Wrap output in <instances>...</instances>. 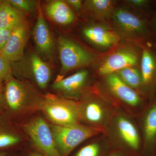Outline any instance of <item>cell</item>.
<instances>
[{
    "label": "cell",
    "mask_w": 156,
    "mask_h": 156,
    "mask_svg": "<svg viewBox=\"0 0 156 156\" xmlns=\"http://www.w3.org/2000/svg\"><path fill=\"white\" fill-rule=\"evenodd\" d=\"M143 139L141 156H154L156 150V98L137 117Z\"/></svg>",
    "instance_id": "4fadbf2b"
},
{
    "label": "cell",
    "mask_w": 156,
    "mask_h": 156,
    "mask_svg": "<svg viewBox=\"0 0 156 156\" xmlns=\"http://www.w3.org/2000/svg\"><path fill=\"white\" fill-rule=\"evenodd\" d=\"M5 112L14 121L39 110L43 96L30 84L11 78L5 82L3 90Z\"/></svg>",
    "instance_id": "3957f363"
},
{
    "label": "cell",
    "mask_w": 156,
    "mask_h": 156,
    "mask_svg": "<svg viewBox=\"0 0 156 156\" xmlns=\"http://www.w3.org/2000/svg\"><path fill=\"white\" fill-rule=\"evenodd\" d=\"M58 46L61 64V74L94 64L101 58L65 37H59Z\"/></svg>",
    "instance_id": "30bf717a"
},
{
    "label": "cell",
    "mask_w": 156,
    "mask_h": 156,
    "mask_svg": "<svg viewBox=\"0 0 156 156\" xmlns=\"http://www.w3.org/2000/svg\"><path fill=\"white\" fill-rule=\"evenodd\" d=\"M122 4L149 19L155 9L156 1L151 0H125Z\"/></svg>",
    "instance_id": "cb8c5ba5"
},
{
    "label": "cell",
    "mask_w": 156,
    "mask_h": 156,
    "mask_svg": "<svg viewBox=\"0 0 156 156\" xmlns=\"http://www.w3.org/2000/svg\"><path fill=\"white\" fill-rule=\"evenodd\" d=\"M152 45L153 47L156 50V41L152 42Z\"/></svg>",
    "instance_id": "836d02e7"
},
{
    "label": "cell",
    "mask_w": 156,
    "mask_h": 156,
    "mask_svg": "<svg viewBox=\"0 0 156 156\" xmlns=\"http://www.w3.org/2000/svg\"><path fill=\"white\" fill-rule=\"evenodd\" d=\"M23 20L20 11L14 8L9 1H3L0 7V28L12 29Z\"/></svg>",
    "instance_id": "7402d4cb"
},
{
    "label": "cell",
    "mask_w": 156,
    "mask_h": 156,
    "mask_svg": "<svg viewBox=\"0 0 156 156\" xmlns=\"http://www.w3.org/2000/svg\"><path fill=\"white\" fill-rule=\"evenodd\" d=\"M144 45L126 41L121 42L113 50L105 54L103 58L98 62L97 68L94 73L96 80H100L126 68H140Z\"/></svg>",
    "instance_id": "5b68a950"
},
{
    "label": "cell",
    "mask_w": 156,
    "mask_h": 156,
    "mask_svg": "<svg viewBox=\"0 0 156 156\" xmlns=\"http://www.w3.org/2000/svg\"><path fill=\"white\" fill-rule=\"evenodd\" d=\"M9 2L18 11L31 12L35 9L36 5L34 1L29 0H9Z\"/></svg>",
    "instance_id": "484cf974"
},
{
    "label": "cell",
    "mask_w": 156,
    "mask_h": 156,
    "mask_svg": "<svg viewBox=\"0 0 156 156\" xmlns=\"http://www.w3.org/2000/svg\"><path fill=\"white\" fill-rule=\"evenodd\" d=\"M12 29L0 28V52L5 47L7 41L9 40Z\"/></svg>",
    "instance_id": "83f0119b"
},
{
    "label": "cell",
    "mask_w": 156,
    "mask_h": 156,
    "mask_svg": "<svg viewBox=\"0 0 156 156\" xmlns=\"http://www.w3.org/2000/svg\"><path fill=\"white\" fill-rule=\"evenodd\" d=\"M45 10L48 17L60 25H71L76 19L75 13L66 1H50L46 5Z\"/></svg>",
    "instance_id": "ac0fdd59"
},
{
    "label": "cell",
    "mask_w": 156,
    "mask_h": 156,
    "mask_svg": "<svg viewBox=\"0 0 156 156\" xmlns=\"http://www.w3.org/2000/svg\"><path fill=\"white\" fill-rule=\"evenodd\" d=\"M13 74L11 62L0 54V80L5 82L13 77Z\"/></svg>",
    "instance_id": "d4e9b609"
},
{
    "label": "cell",
    "mask_w": 156,
    "mask_h": 156,
    "mask_svg": "<svg viewBox=\"0 0 156 156\" xmlns=\"http://www.w3.org/2000/svg\"><path fill=\"white\" fill-rule=\"evenodd\" d=\"M148 28L153 42L156 41V8L148 19Z\"/></svg>",
    "instance_id": "4316f807"
},
{
    "label": "cell",
    "mask_w": 156,
    "mask_h": 156,
    "mask_svg": "<svg viewBox=\"0 0 156 156\" xmlns=\"http://www.w3.org/2000/svg\"><path fill=\"white\" fill-rule=\"evenodd\" d=\"M103 133L113 149L141 156L142 136L137 117L116 108Z\"/></svg>",
    "instance_id": "6da1fadb"
},
{
    "label": "cell",
    "mask_w": 156,
    "mask_h": 156,
    "mask_svg": "<svg viewBox=\"0 0 156 156\" xmlns=\"http://www.w3.org/2000/svg\"><path fill=\"white\" fill-rule=\"evenodd\" d=\"M115 73L128 87L144 94L142 92V75L140 68H126Z\"/></svg>",
    "instance_id": "603a6c76"
},
{
    "label": "cell",
    "mask_w": 156,
    "mask_h": 156,
    "mask_svg": "<svg viewBox=\"0 0 156 156\" xmlns=\"http://www.w3.org/2000/svg\"><path fill=\"white\" fill-rule=\"evenodd\" d=\"M50 126L54 143L61 156H69L87 140L102 133L81 124L62 126L51 124Z\"/></svg>",
    "instance_id": "9c48e42d"
},
{
    "label": "cell",
    "mask_w": 156,
    "mask_h": 156,
    "mask_svg": "<svg viewBox=\"0 0 156 156\" xmlns=\"http://www.w3.org/2000/svg\"><path fill=\"white\" fill-rule=\"evenodd\" d=\"M27 36L28 27L23 20L12 29L0 54L11 63L19 61L23 56Z\"/></svg>",
    "instance_id": "9a60e30c"
},
{
    "label": "cell",
    "mask_w": 156,
    "mask_h": 156,
    "mask_svg": "<svg viewBox=\"0 0 156 156\" xmlns=\"http://www.w3.org/2000/svg\"><path fill=\"white\" fill-rule=\"evenodd\" d=\"M76 149L72 156H107L112 148L101 133L87 140Z\"/></svg>",
    "instance_id": "e0dca14e"
},
{
    "label": "cell",
    "mask_w": 156,
    "mask_h": 156,
    "mask_svg": "<svg viewBox=\"0 0 156 156\" xmlns=\"http://www.w3.org/2000/svg\"><path fill=\"white\" fill-rule=\"evenodd\" d=\"M22 136L5 113L0 114V150L6 149L19 144Z\"/></svg>",
    "instance_id": "ffe728a7"
},
{
    "label": "cell",
    "mask_w": 156,
    "mask_h": 156,
    "mask_svg": "<svg viewBox=\"0 0 156 156\" xmlns=\"http://www.w3.org/2000/svg\"><path fill=\"white\" fill-rule=\"evenodd\" d=\"M28 156H45L37 152H30L28 154Z\"/></svg>",
    "instance_id": "1f68e13d"
},
{
    "label": "cell",
    "mask_w": 156,
    "mask_h": 156,
    "mask_svg": "<svg viewBox=\"0 0 156 156\" xmlns=\"http://www.w3.org/2000/svg\"><path fill=\"white\" fill-rule=\"evenodd\" d=\"M5 112V103L3 92H0V114Z\"/></svg>",
    "instance_id": "4dcf8cb0"
},
{
    "label": "cell",
    "mask_w": 156,
    "mask_h": 156,
    "mask_svg": "<svg viewBox=\"0 0 156 156\" xmlns=\"http://www.w3.org/2000/svg\"><path fill=\"white\" fill-rule=\"evenodd\" d=\"M82 34L94 49L104 54L113 50L122 41L120 36L106 21L93 20L82 29Z\"/></svg>",
    "instance_id": "8fae6325"
},
{
    "label": "cell",
    "mask_w": 156,
    "mask_h": 156,
    "mask_svg": "<svg viewBox=\"0 0 156 156\" xmlns=\"http://www.w3.org/2000/svg\"><path fill=\"white\" fill-rule=\"evenodd\" d=\"M37 18L34 30V40L39 53L42 56L49 57L54 50L53 37L40 4L37 5Z\"/></svg>",
    "instance_id": "2e32d148"
},
{
    "label": "cell",
    "mask_w": 156,
    "mask_h": 156,
    "mask_svg": "<svg viewBox=\"0 0 156 156\" xmlns=\"http://www.w3.org/2000/svg\"><path fill=\"white\" fill-rule=\"evenodd\" d=\"M39 110L53 125L71 126L80 124L77 102L74 101L48 95L43 97Z\"/></svg>",
    "instance_id": "ba28073f"
},
{
    "label": "cell",
    "mask_w": 156,
    "mask_h": 156,
    "mask_svg": "<svg viewBox=\"0 0 156 156\" xmlns=\"http://www.w3.org/2000/svg\"><path fill=\"white\" fill-rule=\"evenodd\" d=\"M97 80L88 70L81 69L67 77L54 82L51 88L59 96L80 101L96 91Z\"/></svg>",
    "instance_id": "52a82bcc"
},
{
    "label": "cell",
    "mask_w": 156,
    "mask_h": 156,
    "mask_svg": "<svg viewBox=\"0 0 156 156\" xmlns=\"http://www.w3.org/2000/svg\"><path fill=\"white\" fill-rule=\"evenodd\" d=\"M0 156H8V153L6 152L0 151Z\"/></svg>",
    "instance_id": "d6a6232c"
},
{
    "label": "cell",
    "mask_w": 156,
    "mask_h": 156,
    "mask_svg": "<svg viewBox=\"0 0 156 156\" xmlns=\"http://www.w3.org/2000/svg\"><path fill=\"white\" fill-rule=\"evenodd\" d=\"M2 82L0 80V92H2L3 91L2 86Z\"/></svg>",
    "instance_id": "e575fe53"
},
{
    "label": "cell",
    "mask_w": 156,
    "mask_h": 156,
    "mask_svg": "<svg viewBox=\"0 0 156 156\" xmlns=\"http://www.w3.org/2000/svg\"><path fill=\"white\" fill-rule=\"evenodd\" d=\"M23 128L39 153L45 156H61L54 143L50 125L42 117L34 118Z\"/></svg>",
    "instance_id": "7c38bea8"
},
{
    "label": "cell",
    "mask_w": 156,
    "mask_h": 156,
    "mask_svg": "<svg viewBox=\"0 0 156 156\" xmlns=\"http://www.w3.org/2000/svg\"><path fill=\"white\" fill-rule=\"evenodd\" d=\"M17 156L14 155V156Z\"/></svg>",
    "instance_id": "74e56055"
},
{
    "label": "cell",
    "mask_w": 156,
    "mask_h": 156,
    "mask_svg": "<svg viewBox=\"0 0 156 156\" xmlns=\"http://www.w3.org/2000/svg\"><path fill=\"white\" fill-rule=\"evenodd\" d=\"M3 2V1H0V7H1V5H2V4Z\"/></svg>",
    "instance_id": "d590c367"
},
{
    "label": "cell",
    "mask_w": 156,
    "mask_h": 156,
    "mask_svg": "<svg viewBox=\"0 0 156 156\" xmlns=\"http://www.w3.org/2000/svg\"><path fill=\"white\" fill-rule=\"evenodd\" d=\"M66 2L71 8L74 9L77 12H80L83 10V2L81 0H66Z\"/></svg>",
    "instance_id": "f1b7e54d"
},
{
    "label": "cell",
    "mask_w": 156,
    "mask_h": 156,
    "mask_svg": "<svg viewBox=\"0 0 156 156\" xmlns=\"http://www.w3.org/2000/svg\"><path fill=\"white\" fill-rule=\"evenodd\" d=\"M154 156H156V150L155 153V155H154Z\"/></svg>",
    "instance_id": "8d00e7d4"
},
{
    "label": "cell",
    "mask_w": 156,
    "mask_h": 156,
    "mask_svg": "<svg viewBox=\"0 0 156 156\" xmlns=\"http://www.w3.org/2000/svg\"><path fill=\"white\" fill-rule=\"evenodd\" d=\"M77 107L80 124L102 133L116 108L96 89L95 92L78 101Z\"/></svg>",
    "instance_id": "8992f818"
},
{
    "label": "cell",
    "mask_w": 156,
    "mask_h": 156,
    "mask_svg": "<svg viewBox=\"0 0 156 156\" xmlns=\"http://www.w3.org/2000/svg\"><path fill=\"white\" fill-rule=\"evenodd\" d=\"M29 61V73L31 78L40 89H45L51 78L50 67L36 53H31Z\"/></svg>",
    "instance_id": "44dd1931"
},
{
    "label": "cell",
    "mask_w": 156,
    "mask_h": 156,
    "mask_svg": "<svg viewBox=\"0 0 156 156\" xmlns=\"http://www.w3.org/2000/svg\"><path fill=\"white\" fill-rule=\"evenodd\" d=\"M107 156H131L127 154L122 152L120 151L112 149L110 152L109 153Z\"/></svg>",
    "instance_id": "f546056e"
},
{
    "label": "cell",
    "mask_w": 156,
    "mask_h": 156,
    "mask_svg": "<svg viewBox=\"0 0 156 156\" xmlns=\"http://www.w3.org/2000/svg\"><path fill=\"white\" fill-rule=\"evenodd\" d=\"M96 88L117 108L136 117L150 102L146 95L128 87L115 73L97 80Z\"/></svg>",
    "instance_id": "7a4b0ae2"
},
{
    "label": "cell",
    "mask_w": 156,
    "mask_h": 156,
    "mask_svg": "<svg viewBox=\"0 0 156 156\" xmlns=\"http://www.w3.org/2000/svg\"><path fill=\"white\" fill-rule=\"evenodd\" d=\"M107 22L122 41L143 45L153 42L148 28V19L123 5H117Z\"/></svg>",
    "instance_id": "277c9868"
},
{
    "label": "cell",
    "mask_w": 156,
    "mask_h": 156,
    "mask_svg": "<svg viewBox=\"0 0 156 156\" xmlns=\"http://www.w3.org/2000/svg\"><path fill=\"white\" fill-rule=\"evenodd\" d=\"M118 3L114 0H87L83 2V10L93 20L107 22Z\"/></svg>",
    "instance_id": "d6986e66"
},
{
    "label": "cell",
    "mask_w": 156,
    "mask_h": 156,
    "mask_svg": "<svg viewBox=\"0 0 156 156\" xmlns=\"http://www.w3.org/2000/svg\"><path fill=\"white\" fill-rule=\"evenodd\" d=\"M142 77V92L150 101L156 98V50L152 42L142 46L140 63Z\"/></svg>",
    "instance_id": "5bb4252c"
}]
</instances>
